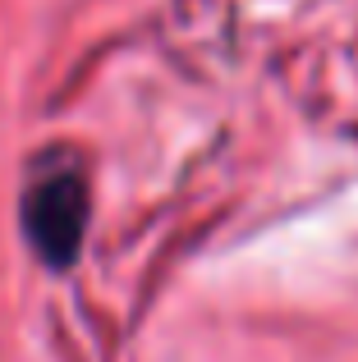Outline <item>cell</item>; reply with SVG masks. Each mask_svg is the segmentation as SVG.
<instances>
[{
	"label": "cell",
	"instance_id": "1",
	"mask_svg": "<svg viewBox=\"0 0 358 362\" xmlns=\"http://www.w3.org/2000/svg\"><path fill=\"white\" fill-rule=\"evenodd\" d=\"M88 230V179L79 170H42L23 193V234L46 266H69Z\"/></svg>",
	"mask_w": 358,
	"mask_h": 362
}]
</instances>
